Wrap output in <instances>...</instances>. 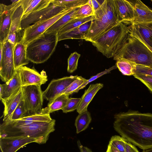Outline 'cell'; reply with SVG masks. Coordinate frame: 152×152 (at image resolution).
I'll return each instance as SVG.
<instances>
[{
  "label": "cell",
  "mask_w": 152,
  "mask_h": 152,
  "mask_svg": "<svg viewBox=\"0 0 152 152\" xmlns=\"http://www.w3.org/2000/svg\"><path fill=\"white\" fill-rule=\"evenodd\" d=\"M114 118L113 127L121 137L143 150L152 148V113L129 110Z\"/></svg>",
  "instance_id": "6da1fadb"
},
{
  "label": "cell",
  "mask_w": 152,
  "mask_h": 152,
  "mask_svg": "<svg viewBox=\"0 0 152 152\" xmlns=\"http://www.w3.org/2000/svg\"><path fill=\"white\" fill-rule=\"evenodd\" d=\"M56 121L35 122L25 125H17L3 121L0 125V137H29L37 139V143H45L50 134L55 130Z\"/></svg>",
  "instance_id": "7a4b0ae2"
},
{
  "label": "cell",
  "mask_w": 152,
  "mask_h": 152,
  "mask_svg": "<svg viewBox=\"0 0 152 152\" xmlns=\"http://www.w3.org/2000/svg\"><path fill=\"white\" fill-rule=\"evenodd\" d=\"M120 22L114 6L107 5V0H104L94 12V18L83 39L92 43Z\"/></svg>",
  "instance_id": "3957f363"
},
{
  "label": "cell",
  "mask_w": 152,
  "mask_h": 152,
  "mask_svg": "<svg viewBox=\"0 0 152 152\" xmlns=\"http://www.w3.org/2000/svg\"><path fill=\"white\" fill-rule=\"evenodd\" d=\"M130 28L126 23L120 22L92 43L107 58L113 57L126 43Z\"/></svg>",
  "instance_id": "277c9868"
},
{
  "label": "cell",
  "mask_w": 152,
  "mask_h": 152,
  "mask_svg": "<svg viewBox=\"0 0 152 152\" xmlns=\"http://www.w3.org/2000/svg\"><path fill=\"white\" fill-rule=\"evenodd\" d=\"M58 42V32H45L26 45L27 58L36 64L45 62L55 51Z\"/></svg>",
  "instance_id": "5b68a950"
},
{
  "label": "cell",
  "mask_w": 152,
  "mask_h": 152,
  "mask_svg": "<svg viewBox=\"0 0 152 152\" xmlns=\"http://www.w3.org/2000/svg\"><path fill=\"white\" fill-rule=\"evenodd\" d=\"M115 61L124 58L137 64L152 68V52L138 39L129 34L122 48L114 56Z\"/></svg>",
  "instance_id": "8992f818"
},
{
  "label": "cell",
  "mask_w": 152,
  "mask_h": 152,
  "mask_svg": "<svg viewBox=\"0 0 152 152\" xmlns=\"http://www.w3.org/2000/svg\"><path fill=\"white\" fill-rule=\"evenodd\" d=\"M75 8L66 9L53 17L37 22L27 27L24 29L22 41L26 46L29 42L45 32L60 18Z\"/></svg>",
  "instance_id": "52a82bcc"
},
{
  "label": "cell",
  "mask_w": 152,
  "mask_h": 152,
  "mask_svg": "<svg viewBox=\"0 0 152 152\" xmlns=\"http://www.w3.org/2000/svg\"><path fill=\"white\" fill-rule=\"evenodd\" d=\"M23 99L28 115L42 113L44 98L41 86L33 85L22 87Z\"/></svg>",
  "instance_id": "ba28073f"
},
{
  "label": "cell",
  "mask_w": 152,
  "mask_h": 152,
  "mask_svg": "<svg viewBox=\"0 0 152 152\" xmlns=\"http://www.w3.org/2000/svg\"><path fill=\"white\" fill-rule=\"evenodd\" d=\"M13 47L7 40L4 43L3 52L0 58V76L5 83L10 81L16 72L13 56Z\"/></svg>",
  "instance_id": "9c48e42d"
},
{
  "label": "cell",
  "mask_w": 152,
  "mask_h": 152,
  "mask_svg": "<svg viewBox=\"0 0 152 152\" xmlns=\"http://www.w3.org/2000/svg\"><path fill=\"white\" fill-rule=\"evenodd\" d=\"M78 76H70L52 80L46 89L43 91L44 99L49 101L48 104H50L55 98L63 94L65 90Z\"/></svg>",
  "instance_id": "30bf717a"
},
{
  "label": "cell",
  "mask_w": 152,
  "mask_h": 152,
  "mask_svg": "<svg viewBox=\"0 0 152 152\" xmlns=\"http://www.w3.org/2000/svg\"><path fill=\"white\" fill-rule=\"evenodd\" d=\"M19 1H12V3L8 5L0 4V43H4L7 39L10 31L12 14Z\"/></svg>",
  "instance_id": "8fae6325"
},
{
  "label": "cell",
  "mask_w": 152,
  "mask_h": 152,
  "mask_svg": "<svg viewBox=\"0 0 152 152\" xmlns=\"http://www.w3.org/2000/svg\"><path fill=\"white\" fill-rule=\"evenodd\" d=\"M20 77L22 87L36 85L41 86L48 81L45 72L42 71L41 74L35 69L25 66L16 69Z\"/></svg>",
  "instance_id": "7c38bea8"
},
{
  "label": "cell",
  "mask_w": 152,
  "mask_h": 152,
  "mask_svg": "<svg viewBox=\"0 0 152 152\" xmlns=\"http://www.w3.org/2000/svg\"><path fill=\"white\" fill-rule=\"evenodd\" d=\"M37 143V139L29 137H0L1 152H16L20 148L30 143Z\"/></svg>",
  "instance_id": "4fadbf2b"
},
{
  "label": "cell",
  "mask_w": 152,
  "mask_h": 152,
  "mask_svg": "<svg viewBox=\"0 0 152 152\" xmlns=\"http://www.w3.org/2000/svg\"><path fill=\"white\" fill-rule=\"evenodd\" d=\"M134 12V19L132 24H148L152 23V10L139 0H130Z\"/></svg>",
  "instance_id": "5bb4252c"
},
{
  "label": "cell",
  "mask_w": 152,
  "mask_h": 152,
  "mask_svg": "<svg viewBox=\"0 0 152 152\" xmlns=\"http://www.w3.org/2000/svg\"><path fill=\"white\" fill-rule=\"evenodd\" d=\"M121 22L132 23L134 18V6L130 0H113Z\"/></svg>",
  "instance_id": "9a60e30c"
},
{
  "label": "cell",
  "mask_w": 152,
  "mask_h": 152,
  "mask_svg": "<svg viewBox=\"0 0 152 152\" xmlns=\"http://www.w3.org/2000/svg\"><path fill=\"white\" fill-rule=\"evenodd\" d=\"M22 86L19 74L16 72L13 78L9 82L0 84V99L1 101L6 99L19 91Z\"/></svg>",
  "instance_id": "2e32d148"
},
{
  "label": "cell",
  "mask_w": 152,
  "mask_h": 152,
  "mask_svg": "<svg viewBox=\"0 0 152 152\" xmlns=\"http://www.w3.org/2000/svg\"><path fill=\"white\" fill-rule=\"evenodd\" d=\"M104 86L102 83L91 84L88 88L85 90L84 93L81 98L79 106L77 109L79 114L87 110L89 103L97 92Z\"/></svg>",
  "instance_id": "e0dca14e"
},
{
  "label": "cell",
  "mask_w": 152,
  "mask_h": 152,
  "mask_svg": "<svg viewBox=\"0 0 152 152\" xmlns=\"http://www.w3.org/2000/svg\"><path fill=\"white\" fill-rule=\"evenodd\" d=\"M23 99L21 88L9 98L1 100L4 107L3 121H6L10 116Z\"/></svg>",
  "instance_id": "ac0fdd59"
},
{
  "label": "cell",
  "mask_w": 152,
  "mask_h": 152,
  "mask_svg": "<svg viewBox=\"0 0 152 152\" xmlns=\"http://www.w3.org/2000/svg\"><path fill=\"white\" fill-rule=\"evenodd\" d=\"M53 0H21L23 9L22 19L31 13L46 7Z\"/></svg>",
  "instance_id": "d6986e66"
},
{
  "label": "cell",
  "mask_w": 152,
  "mask_h": 152,
  "mask_svg": "<svg viewBox=\"0 0 152 152\" xmlns=\"http://www.w3.org/2000/svg\"><path fill=\"white\" fill-rule=\"evenodd\" d=\"M13 56L16 69L28 64L29 61L26 56V46L22 41L16 44L14 47Z\"/></svg>",
  "instance_id": "ffe728a7"
},
{
  "label": "cell",
  "mask_w": 152,
  "mask_h": 152,
  "mask_svg": "<svg viewBox=\"0 0 152 152\" xmlns=\"http://www.w3.org/2000/svg\"><path fill=\"white\" fill-rule=\"evenodd\" d=\"M91 21L86 23L71 31L58 36V41L69 39H83L90 26Z\"/></svg>",
  "instance_id": "44dd1931"
},
{
  "label": "cell",
  "mask_w": 152,
  "mask_h": 152,
  "mask_svg": "<svg viewBox=\"0 0 152 152\" xmlns=\"http://www.w3.org/2000/svg\"><path fill=\"white\" fill-rule=\"evenodd\" d=\"M23 12L21 0L14 9L12 15L11 23L10 32H18L22 31L21 22Z\"/></svg>",
  "instance_id": "7402d4cb"
},
{
  "label": "cell",
  "mask_w": 152,
  "mask_h": 152,
  "mask_svg": "<svg viewBox=\"0 0 152 152\" xmlns=\"http://www.w3.org/2000/svg\"><path fill=\"white\" fill-rule=\"evenodd\" d=\"M69 95L63 94L55 98L48 106L42 108V112L49 113L62 110L66 106L69 98Z\"/></svg>",
  "instance_id": "603a6c76"
},
{
  "label": "cell",
  "mask_w": 152,
  "mask_h": 152,
  "mask_svg": "<svg viewBox=\"0 0 152 152\" xmlns=\"http://www.w3.org/2000/svg\"><path fill=\"white\" fill-rule=\"evenodd\" d=\"M79 7L74 8L61 17L50 27L45 32H57L58 33L61 28L74 19V14Z\"/></svg>",
  "instance_id": "cb8c5ba5"
},
{
  "label": "cell",
  "mask_w": 152,
  "mask_h": 152,
  "mask_svg": "<svg viewBox=\"0 0 152 152\" xmlns=\"http://www.w3.org/2000/svg\"><path fill=\"white\" fill-rule=\"evenodd\" d=\"M91 120V114L88 110L79 113L77 117L75 122L76 133L78 134L87 129Z\"/></svg>",
  "instance_id": "d4e9b609"
},
{
  "label": "cell",
  "mask_w": 152,
  "mask_h": 152,
  "mask_svg": "<svg viewBox=\"0 0 152 152\" xmlns=\"http://www.w3.org/2000/svg\"><path fill=\"white\" fill-rule=\"evenodd\" d=\"M116 65L124 75L130 76L134 74L136 64L132 61L121 58L116 61Z\"/></svg>",
  "instance_id": "484cf974"
},
{
  "label": "cell",
  "mask_w": 152,
  "mask_h": 152,
  "mask_svg": "<svg viewBox=\"0 0 152 152\" xmlns=\"http://www.w3.org/2000/svg\"><path fill=\"white\" fill-rule=\"evenodd\" d=\"M94 16L82 18L74 19L61 28L58 33V36L69 32L86 23L91 21Z\"/></svg>",
  "instance_id": "4316f807"
},
{
  "label": "cell",
  "mask_w": 152,
  "mask_h": 152,
  "mask_svg": "<svg viewBox=\"0 0 152 152\" xmlns=\"http://www.w3.org/2000/svg\"><path fill=\"white\" fill-rule=\"evenodd\" d=\"M146 43L152 48V30L145 24L133 25Z\"/></svg>",
  "instance_id": "83f0119b"
},
{
  "label": "cell",
  "mask_w": 152,
  "mask_h": 152,
  "mask_svg": "<svg viewBox=\"0 0 152 152\" xmlns=\"http://www.w3.org/2000/svg\"><path fill=\"white\" fill-rule=\"evenodd\" d=\"M28 115V111L23 99L10 116L5 121L17 120Z\"/></svg>",
  "instance_id": "f1b7e54d"
},
{
  "label": "cell",
  "mask_w": 152,
  "mask_h": 152,
  "mask_svg": "<svg viewBox=\"0 0 152 152\" xmlns=\"http://www.w3.org/2000/svg\"><path fill=\"white\" fill-rule=\"evenodd\" d=\"M94 15V12L92 8L87 2L78 8L74 14V19L82 18Z\"/></svg>",
  "instance_id": "f546056e"
},
{
  "label": "cell",
  "mask_w": 152,
  "mask_h": 152,
  "mask_svg": "<svg viewBox=\"0 0 152 152\" xmlns=\"http://www.w3.org/2000/svg\"><path fill=\"white\" fill-rule=\"evenodd\" d=\"M87 0H53V2L66 9L80 7L86 4Z\"/></svg>",
  "instance_id": "4dcf8cb0"
},
{
  "label": "cell",
  "mask_w": 152,
  "mask_h": 152,
  "mask_svg": "<svg viewBox=\"0 0 152 152\" xmlns=\"http://www.w3.org/2000/svg\"><path fill=\"white\" fill-rule=\"evenodd\" d=\"M22 120L29 121L31 122H46L51 121L52 120L50 115V114L41 113L28 115L19 119Z\"/></svg>",
  "instance_id": "1f68e13d"
},
{
  "label": "cell",
  "mask_w": 152,
  "mask_h": 152,
  "mask_svg": "<svg viewBox=\"0 0 152 152\" xmlns=\"http://www.w3.org/2000/svg\"><path fill=\"white\" fill-rule=\"evenodd\" d=\"M80 54L76 52L72 53L68 59L67 72L72 73L75 71L77 67L78 62Z\"/></svg>",
  "instance_id": "d6a6232c"
},
{
  "label": "cell",
  "mask_w": 152,
  "mask_h": 152,
  "mask_svg": "<svg viewBox=\"0 0 152 152\" xmlns=\"http://www.w3.org/2000/svg\"><path fill=\"white\" fill-rule=\"evenodd\" d=\"M87 80L81 76H78L77 79L73 82L64 91L63 94L69 95L75 91Z\"/></svg>",
  "instance_id": "836d02e7"
},
{
  "label": "cell",
  "mask_w": 152,
  "mask_h": 152,
  "mask_svg": "<svg viewBox=\"0 0 152 152\" xmlns=\"http://www.w3.org/2000/svg\"><path fill=\"white\" fill-rule=\"evenodd\" d=\"M126 140L122 137L114 135L111 137L109 143L114 146L120 152H125L124 143Z\"/></svg>",
  "instance_id": "e575fe53"
},
{
  "label": "cell",
  "mask_w": 152,
  "mask_h": 152,
  "mask_svg": "<svg viewBox=\"0 0 152 152\" xmlns=\"http://www.w3.org/2000/svg\"><path fill=\"white\" fill-rule=\"evenodd\" d=\"M81 100L80 98H69L66 105L62 110L64 113H67L77 110Z\"/></svg>",
  "instance_id": "d590c367"
},
{
  "label": "cell",
  "mask_w": 152,
  "mask_h": 152,
  "mask_svg": "<svg viewBox=\"0 0 152 152\" xmlns=\"http://www.w3.org/2000/svg\"><path fill=\"white\" fill-rule=\"evenodd\" d=\"M24 29L18 32H10L7 40L14 47L17 43L21 41L23 37Z\"/></svg>",
  "instance_id": "8d00e7d4"
},
{
  "label": "cell",
  "mask_w": 152,
  "mask_h": 152,
  "mask_svg": "<svg viewBox=\"0 0 152 152\" xmlns=\"http://www.w3.org/2000/svg\"><path fill=\"white\" fill-rule=\"evenodd\" d=\"M117 68V67L115 65L113 66L110 68L106 69L97 75L92 77L89 79L87 80L86 81L84 82L75 91V93L77 92L80 90L82 89L85 88L88 83L95 80L96 79L104 74L110 73L111 71Z\"/></svg>",
  "instance_id": "74e56055"
},
{
  "label": "cell",
  "mask_w": 152,
  "mask_h": 152,
  "mask_svg": "<svg viewBox=\"0 0 152 152\" xmlns=\"http://www.w3.org/2000/svg\"><path fill=\"white\" fill-rule=\"evenodd\" d=\"M133 75L145 85L152 92V76L139 74H134Z\"/></svg>",
  "instance_id": "f35d334b"
},
{
  "label": "cell",
  "mask_w": 152,
  "mask_h": 152,
  "mask_svg": "<svg viewBox=\"0 0 152 152\" xmlns=\"http://www.w3.org/2000/svg\"><path fill=\"white\" fill-rule=\"evenodd\" d=\"M134 74L147 75L152 76V68L145 66L137 64Z\"/></svg>",
  "instance_id": "ab89813d"
},
{
  "label": "cell",
  "mask_w": 152,
  "mask_h": 152,
  "mask_svg": "<svg viewBox=\"0 0 152 152\" xmlns=\"http://www.w3.org/2000/svg\"><path fill=\"white\" fill-rule=\"evenodd\" d=\"M130 34L132 36L138 39L141 41L152 52V48L149 46L145 41L137 30L132 25L130 28Z\"/></svg>",
  "instance_id": "60d3db41"
},
{
  "label": "cell",
  "mask_w": 152,
  "mask_h": 152,
  "mask_svg": "<svg viewBox=\"0 0 152 152\" xmlns=\"http://www.w3.org/2000/svg\"><path fill=\"white\" fill-rule=\"evenodd\" d=\"M124 145L125 152H139L135 146L126 140L124 142Z\"/></svg>",
  "instance_id": "b9f144b4"
},
{
  "label": "cell",
  "mask_w": 152,
  "mask_h": 152,
  "mask_svg": "<svg viewBox=\"0 0 152 152\" xmlns=\"http://www.w3.org/2000/svg\"><path fill=\"white\" fill-rule=\"evenodd\" d=\"M99 1L96 0H88L87 3L91 7L94 12L99 8L102 4L99 2Z\"/></svg>",
  "instance_id": "7bdbcfd3"
},
{
  "label": "cell",
  "mask_w": 152,
  "mask_h": 152,
  "mask_svg": "<svg viewBox=\"0 0 152 152\" xmlns=\"http://www.w3.org/2000/svg\"><path fill=\"white\" fill-rule=\"evenodd\" d=\"M77 144L80 152H92V151L88 147L83 146L81 144L79 140L77 141Z\"/></svg>",
  "instance_id": "ee69618b"
},
{
  "label": "cell",
  "mask_w": 152,
  "mask_h": 152,
  "mask_svg": "<svg viewBox=\"0 0 152 152\" xmlns=\"http://www.w3.org/2000/svg\"><path fill=\"white\" fill-rule=\"evenodd\" d=\"M106 152H120L118 149L109 143Z\"/></svg>",
  "instance_id": "f6af8a7d"
},
{
  "label": "cell",
  "mask_w": 152,
  "mask_h": 152,
  "mask_svg": "<svg viewBox=\"0 0 152 152\" xmlns=\"http://www.w3.org/2000/svg\"><path fill=\"white\" fill-rule=\"evenodd\" d=\"M142 152H152V148L147 150H143Z\"/></svg>",
  "instance_id": "bcb514c9"
},
{
  "label": "cell",
  "mask_w": 152,
  "mask_h": 152,
  "mask_svg": "<svg viewBox=\"0 0 152 152\" xmlns=\"http://www.w3.org/2000/svg\"><path fill=\"white\" fill-rule=\"evenodd\" d=\"M145 24L146 26H147L148 27L150 28V29L152 30V23L148 24Z\"/></svg>",
  "instance_id": "7dc6e473"
},
{
  "label": "cell",
  "mask_w": 152,
  "mask_h": 152,
  "mask_svg": "<svg viewBox=\"0 0 152 152\" xmlns=\"http://www.w3.org/2000/svg\"><path fill=\"white\" fill-rule=\"evenodd\" d=\"M151 1L152 2V0H151Z\"/></svg>",
  "instance_id": "c3c4849f"
}]
</instances>
